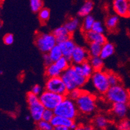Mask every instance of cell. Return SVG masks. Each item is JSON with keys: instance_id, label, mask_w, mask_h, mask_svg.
Listing matches in <instances>:
<instances>
[{"instance_id": "obj_1", "label": "cell", "mask_w": 130, "mask_h": 130, "mask_svg": "<svg viewBox=\"0 0 130 130\" xmlns=\"http://www.w3.org/2000/svg\"><path fill=\"white\" fill-rule=\"evenodd\" d=\"M61 77L68 92L75 88L82 89L89 80L81 73L75 70L73 65L70 66L65 71L62 72Z\"/></svg>"}, {"instance_id": "obj_2", "label": "cell", "mask_w": 130, "mask_h": 130, "mask_svg": "<svg viewBox=\"0 0 130 130\" xmlns=\"http://www.w3.org/2000/svg\"><path fill=\"white\" fill-rule=\"evenodd\" d=\"M104 99L110 104L126 103L129 104L130 92L121 83L110 87L104 95Z\"/></svg>"}, {"instance_id": "obj_3", "label": "cell", "mask_w": 130, "mask_h": 130, "mask_svg": "<svg viewBox=\"0 0 130 130\" xmlns=\"http://www.w3.org/2000/svg\"><path fill=\"white\" fill-rule=\"evenodd\" d=\"M79 112L83 115H90L97 108L96 96L90 92L83 90L81 96L75 101Z\"/></svg>"}, {"instance_id": "obj_4", "label": "cell", "mask_w": 130, "mask_h": 130, "mask_svg": "<svg viewBox=\"0 0 130 130\" xmlns=\"http://www.w3.org/2000/svg\"><path fill=\"white\" fill-rule=\"evenodd\" d=\"M53 111L55 115L66 117L73 120L77 118L79 114L75 102L67 96H64Z\"/></svg>"}, {"instance_id": "obj_5", "label": "cell", "mask_w": 130, "mask_h": 130, "mask_svg": "<svg viewBox=\"0 0 130 130\" xmlns=\"http://www.w3.org/2000/svg\"><path fill=\"white\" fill-rule=\"evenodd\" d=\"M35 43L43 54L47 53L57 44L56 38L53 32H38L35 35Z\"/></svg>"}, {"instance_id": "obj_6", "label": "cell", "mask_w": 130, "mask_h": 130, "mask_svg": "<svg viewBox=\"0 0 130 130\" xmlns=\"http://www.w3.org/2000/svg\"><path fill=\"white\" fill-rule=\"evenodd\" d=\"M89 79L90 80L92 85L95 91L100 95L104 96L110 87L107 72L102 70L94 72Z\"/></svg>"}, {"instance_id": "obj_7", "label": "cell", "mask_w": 130, "mask_h": 130, "mask_svg": "<svg viewBox=\"0 0 130 130\" xmlns=\"http://www.w3.org/2000/svg\"><path fill=\"white\" fill-rule=\"evenodd\" d=\"M26 98L31 118L36 122L40 121L42 120V114L45 108L40 102L39 96L29 92L27 94Z\"/></svg>"}, {"instance_id": "obj_8", "label": "cell", "mask_w": 130, "mask_h": 130, "mask_svg": "<svg viewBox=\"0 0 130 130\" xmlns=\"http://www.w3.org/2000/svg\"><path fill=\"white\" fill-rule=\"evenodd\" d=\"M64 96L45 90L39 96V100L45 109L54 110Z\"/></svg>"}, {"instance_id": "obj_9", "label": "cell", "mask_w": 130, "mask_h": 130, "mask_svg": "<svg viewBox=\"0 0 130 130\" xmlns=\"http://www.w3.org/2000/svg\"><path fill=\"white\" fill-rule=\"evenodd\" d=\"M45 89L64 96H67L68 92L61 76L47 78L45 83Z\"/></svg>"}, {"instance_id": "obj_10", "label": "cell", "mask_w": 130, "mask_h": 130, "mask_svg": "<svg viewBox=\"0 0 130 130\" xmlns=\"http://www.w3.org/2000/svg\"><path fill=\"white\" fill-rule=\"evenodd\" d=\"M90 57L87 49L83 46H76L70 60L73 65L81 64L89 61Z\"/></svg>"}, {"instance_id": "obj_11", "label": "cell", "mask_w": 130, "mask_h": 130, "mask_svg": "<svg viewBox=\"0 0 130 130\" xmlns=\"http://www.w3.org/2000/svg\"><path fill=\"white\" fill-rule=\"evenodd\" d=\"M129 0H114L112 9L119 17H127Z\"/></svg>"}, {"instance_id": "obj_12", "label": "cell", "mask_w": 130, "mask_h": 130, "mask_svg": "<svg viewBox=\"0 0 130 130\" xmlns=\"http://www.w3.org/2000/svg\"><path fill=\"white\" fill-rule=\"evenodd\" d=\"M129 110V104L126 103H116L111 107V113L115 118L123 119L126 117Z\"/></svg>"}, {"instance_id": "obj_13", "label": "cell", "mask_w": 130, "mask_h": 130, "mask_svg": "<svg viewBox=\"0 0 130 130\" xmlns=\"http://www.w3.org/2000/svg\"><path fill=\"white\" fill-rule=\"evenodd\" d=\"M57 44L62 51V55L69 59L71 57L74 49L77 46L74 40L72 39V37L67 40L57 43Z\"/></svg>"}, {"instance_id": "obj_14", "label": "cell", "mask_w": 130, "mask_h": 130, "mask_svg": "<svg viewBox=\"0 0 130 130\" xmlns=\"http://www.w3.org/2000/svg\"><path fill=\"white\" fill-rule=\"evenodd\" d=\"M84 34L86 40L89 43H98L102 45L104 44L105 42H107V38L104 35V33H98L91 30L90 31L85 32Z\"/></svg>"}, {"instance_id": "obj_15", "label": "cell", "mask_w": 130, "mask_h": 130, "mask_svg": "<svg viewBox=\"0 0 130 130\" xmlns=\"http://www.w3.org/2000/svg\"><path fill=\"white\" fill-rule=\"evenodd\" d=\"M51 123L53 128L55 127H67L71 129L72 126L75 123V122L70 118L55 115V116L52 118Z\"/></svg>"}, {"instance_id": "obj_16", "label": "cell", "mask_w": 130, "mask_h": 130, "mask_svg": "<svg viewBox=\"0 0 130 130\" xmlns=\"http://www.w3.org/2000/svg\"><path fill=\"white\" fill-rule=\"evenodd\" d=\"M53 34L54 35L57 43L66 40L71 38L72 35L68 32L64 25L59 26L53 30Z\"/></svg>"}, {"instance_id": "obj_17", "label": "cell", "mask_w": 130, "mask_h": 130, "mask_svg": "<svg viewBox=\"0 0 130 130\" xmlns=\"http://www.w3.org/2000/svg\"><path fill=\"white\" fill-rule=\"evenodd\" d=\"M115 52V47L113 44L107 41L104 44L102 45V50L100 56L102 57V59L105 60L112 56Z\"/></svg>"}, {"instance_id": "obj_18", "label": "cell", "mask_w": 130, "mask_h": 130, "mask_svg": "<svg viewBox=\"0 0 130 130\" xmlns=\"http://www.w3.org/2000/svg\"><path fill=\"white\" fill-rule=\"evenodd\" d=\"M93 124L95 127L101 130L106 129L109 126L110 122L107 118L104 115H98L94 117Z\"/></svg>"}, {"instance_id": "obj_19", "label": "cell", "mask_w": 130, "mask_h": 130, "mask_svg": "<svg viewBox=\"0 0 130 130\" xmlns=\"http://www.w3.org/2000/svg\"><path fill=\"white\" fill-rule=\"evenodd\" d=\"M94 9V3L92 0H86L79 9L77 14L79 17H85L92 12Z\"/></svg>"}, {"instance_id": "obj_20", "label": "cell", "mask_w": 130, "mask_h": 130, "mask_svg": "<svg viewBox=\"0 0 130 130\" xmlns=\"http://www.w3.org/2000/svg\"><path fill=\"white\" fill-rule=\"evenodd\" d=\"M62 72L60 70L55 62H52L48 65H46L45 69V75L47 78L49 77H55L61 76Z\"/></svg>"}, {"instance_id": "obj_21", "label": "cell", "mask_w": 130, "mask_h": 130, "mask_svg": "<svg viewBox=\"0 0 130 130\" xmlns=\"http://www.w3.org/2000/svg\"><path fill=\"white\" fill-rule=\"evenodd\" d=\"M119 23V16L117 14H112L107 16L105 20V25L109 31H113L117 29Z\"/></svg>"}, {"instance_id": "obj_22", "label": "cell", "mask_w": 130, "mask_h": 130, "mask_svg": "<svg viewBox=\"0 0 130 130\" xmlns=\"http://www.w3.org/2000/svg\"><path fill=\"white\" fill-rule=\"evenodd\" d=\"M80 21L77 18H71L66 22L64 25L71 35L77 31L80 27Z\"/></svg>"}, {"instance_id": "obj_23", "label": "cell", "mask_w": 130, "mask_h": 130, "mask_svg": "<svg viewBox=\"0 0 130 130\" xmlns=\"http://www.w3.org/2000/svg\"><path fill=\"white\" fill-rule=\"evenodd\" d=\"M89 62H90L91 67H92L94 71L102 70L104 68V59H102L100 56L90 57L89 59Z\"/></svg>"}, {"instance_id": "obj_24", "label": "cell", "mask_w": 130, "mask_h": 130, "mask_svg": "<svg viewBox=\"0 0 130 130\" xmlns=\"http://www.w3.org/2000/svg\"><path fill=\"white\" fill-rule=\"evenodd\" d=\"M95 22L94 18L92 15L89 14L84 17L83 23L81 25V31L83 32H87L92 30V25Z\"/></svg>"}, {"instance_id": "obj_25", "label": "cell", "mask_w": 130, "mask_h": 130, "mask_svg": "<svg viewBox=\"0 0 130 130\" xmlns=\"http://www.w3.org/2000/svg\"><path fill=\"white\" fill-rule=\"evenodd\" d=\"M80 67V70H81V73L83 76L86 77L87 79H89L90 77H91V75L94 73V70H93L92 67H91L90 62L88 61L83 62V63L79 64Z\"/></svg>"}, {"instance_id": "obj_26", "label": "cell", "mask_w": 130, "mask_h": 130, "mask_svg": "<svg viewBox=\"0 0 130 130\" xmlns=\"http://www.w3.org/2000/svg\"><path fill=\"white\" fill-rule=\"evenodd\" d=\"M49 57L50 58L51 61L52 62H55L58 59L62 57V51L59 46V45H55L50 52L47 53Z\"/></svg>"}, {"instance_id": "obj_27", "label": "cell", "mask_w": 130, "mask_h": 130, "mask_svg": "<svg viewBox=\"0 0 130 130\" xmlns=\"http://www.w3.org/2000/svg\"><path fill=\"white\" fill-rule=\"evenodd\" d=\"M87 50L90 57L100 56L102 50V45L98 43H89V47Z\"/></svg>"}, {"instance_id": "obj_28", "label": "cell", "mask_w": 130, "mask_h": 130, "mask_svg": "<svg viewBox=\"0 0 130 130\" xmlns=\"http://www.w3.org/2000/svg\"><path fill=\"white\" fill-rule=\"evenodd\" d=\"M55 64L57 66L58 68L60 69L61 72L65 71L71 66V61L68 58L62 56L55 62Z\"/></svg>"}, {"instance_id": "obj_29", "label": "cell", "mask_w": 130, "mask_h": 130, "mask_svg": "<svg viewBox=\"0 0 130 130\" xmlns=\"http://www.w3.org/2000/svg\"><path fill=\"white\" fill-rule=\"evenodd\" d=\"M38 16L42 23H46L50 18V10L47 8L42 7L38 12Z\"/></svg>"}, {"instance_id": "obj_30", "label": "cell", "mask_w": 130, "mask_h": 130, "mask_svg": "<svg viewBox=\"0 0 130 130\" xmlns=\"http://www.w3.org/2000/svg\"><path fill=\"white\" fill-rule=\"evenodd\" d=\"M107 79L109 83L110 86H114L116 85L120 84L121 82L120 77L119 75H117L115 73L112 72H107Z\"/></svg>"}, {"instance_id": "obj_31", "label": "cell", "mask_w": 130, "mask_h": 130, "mask_svg": "<svg viewBox=\"0 0 130 130\" xmlns=\"http://www.w3.org/2000/svg\"><path fill=\"white\" fill-rule=\"evenodd\" d=\"M30 8L33 12H38L43 7L42 0H29Z\"/></svg>"}, {"instance_id": "obj_32", "label": "cell", "mask_w": 130, "mask_h": 130, "mask_svg": "<svg viewBox=\"0 0 130 130\" xmlns=\"http://www.w3.org/2000/svg\"><path fill=\"white\" fill-rule=\"evenodd\" d=\"M37 127L39 130H53V127L51 122L40 120L37 122Z\"/></svg>"}, {"instance_id": "obj_33", "label": "cell", "mask_w": 130, "mask_h": 130, "mask_svg": "<svg viewBox=\"0 0 130 130\" xmlns=\"http://www.w3.org/2000/svg\"><path fill=\"white\" fill-rule=\"evenodd\" d=\"M83 90L81 88H75V89L68 92L67 96L73 100L75 101L81 96Z\"/></svg>"}, {"instance_id": "obj_34", "label": "cell", "mask_w": 130, "mask_h": 130, "mask_svg": "<svg viewBox=\"0 0 130 130\" xmlns=\"http://www.w3.org/2000/svg\"><path fill=\"white\" fill-rule=\"evenodd\" d=\"M130 126V120L127 118H123L120 120L117 124V129L118 130H129Z\"/></svg>"}, {"instance_id": "obj_35", "label": "cell", "mask_w": 130, "mask_h": 130, "mask_svg": "<svg viewBox=\"0 0 130 130\" xmlns=\"http://www.w3.org/2000/svg\"><path fill=\"white\" fill-rule=\"evenodd\" d=\"M54 116H55V113H54L53 110L45 109L44 111L42 114V119L47 122H51Z\"/></svg>"}, {"instance_id": "obj_36", "label": "cell", "mask_w": 130, "mask_h": 130, "mask_svg": "<svg viewBox=\"0 0 130 130\" xmlns=\"http://www.w3.org/2000/svg\"><path fill=\"white\" fill-rule=\"evenodd\" d=\"M92 31L98 32V33H104V31H105V28H104V25L102 24V22H100L99 21L95 20L94 23L92 25Z\"/></svg>"}, {"instance_id": "obj_37", "label": "cell", "mask_w": 130, "mask_h": 130, "mask_svg": "<svg viewBox=\"0 0 130 130\" xmlns=\"http://www.w3.org/2000/svg\"><path fill=\"white\" fill-rule=\"evenodd\" d=\"M14 41V37L13 35L11 33H7L3 37V42L5 43V44L9 46V45L12 44Z\"/></svg>"}, {"instance_id": "obj_38", "label": "cell", "mask_w": 130, "mask_h": 130, "mask_svg": "<svg viewBox=\"0 0 130 130\" xmlns=\"http://www.w3.org/2000/svg\"><path fill=\"white\" fill-rule=\"evenodd\" d=\"M30 92H31L34 94L39 96L43 92V90L41 86L39 85H35L32 86V87L31 88V90Z\"/></svg>"}, {"instance_id": "obj_39", "label": "cell", "mask_w": 130, "mask_h": 130, "mask_svg": "<svg viewBox=\"0 0 130 130\" xmlns=\"http://www.w3.org/2000/svg\"><path fill=\"white\" fill-rule=\"evenodd\" d=\"M43 60H44V62L46 64V66L50 64L52 62L47 53H44V55H43Z\"/></svg>"}, {"instance_id": "obj_40", "label": "cell", "mask_w": 130, "mask_h": 130, "mask_svg": "<svg viewBox=\"0 0 130 130\" xmlns=\"http://www.w3.org/2000/svg\"><path fill=\"white\" fill-rule=\"evenodd\" d=\"M73 130H87L86 129L85 126H83V125H77L76 126L75 129H74Z\"/></svg>"}, {"instance_id": "obj_41", "label": "cell", "mask_w": 130, "mask_h": 130, "mask_svg": "<svg viewBox=\"0 0 130 130\" xmlns=\"http://www.w3.org/2000/svg\"><path fill=\"white\" fill-rule=\"evenodd\" d=\"M53 130H72L70 127H55L53 128Z\"/></svg>"}, {"instance_id": "obj_42", "label": "cell", "mask_w": 130, "mask_h": 130, "mask_svg": "<svg viewBox=\"0 0 130 130\" xmlns=\"http://www.w3.org/2000/svg\"><path fill=\"white\" fill-rule=\"evenodd\" d=\"M31 116L30 115H26V117H25V120H29L30 119H31Z\"/></svg>"}, {"instance_id": "obj_43", "label": "cell", "mask_w": 130, "mask_h": 130, "mask_svg": "<svg viewBox=\"0 0 130 130\" xmlns=\"http://www.w3.org/2000/svg\"><path fill=\"white\" fill-rule=\"evenodd\" d=\"M128 16L130 17V0H129V10H128Z\"/></svg>"}, {"instance_id": "obj_44", "label": "cell", "mask_w": 130, "mask_h": 130, "mask_svg": "<svg viewBox=\"0 0 130 130\" xmlns=\"http://www.w3.org/2000/svg\"><path fill=\"white\" fill-rule=\"evenodd\" d=\"M2 26H3V25H2V24H1V23H0V29H1L2 28Z\"/></svg>"}, {"instance_id": "obj_45", "label": "cell", "mask_w": 130, "mask_h": 130, "mask_svg": "<svg viewBox=\"0 0 130 130\" xmlns=\"http://www.w3.org/2000/svg\"><path fill=\"white\" fill-rule=\"evenodd\" d=\"M2 74H3V72H2V70H0V75H2Z\"/></svg>"}, {"instance_id": "obj_46", "label": "cell", "mask_w": 130, "mask_h": 130, "mask_svg": "<svg viewBox=\"0 0 130 130\" xmlns=\"http://www.w3.org/2000/svg\"><path fill=\"white\" fill-rule=\"evenodd\" d=\"M0 13H1V7H0Z\"/></svg>"}, {"instance_id": "obj_47", "label": "cell", "mask_w": 130, "mask_h": 130, "mask_svg": "<svg viewBox=\"0 0 130 130\" xmlns=\"http://www.w3.org/2000/svg\"><path fill=\"white\" fill-rule=\"evenodd\" d=\"M129 130H130V126H129Z\"/></svg>"}, {"instance_id": "obj_48", "label": "cell", "mask_w": 130, "mask_h": 130, "mask_svg": "<svg viewBox=\"0 0 130 130\" xmlns=\"http://www.w3.org/2000/svg\"></svg>"}]
</instances>
